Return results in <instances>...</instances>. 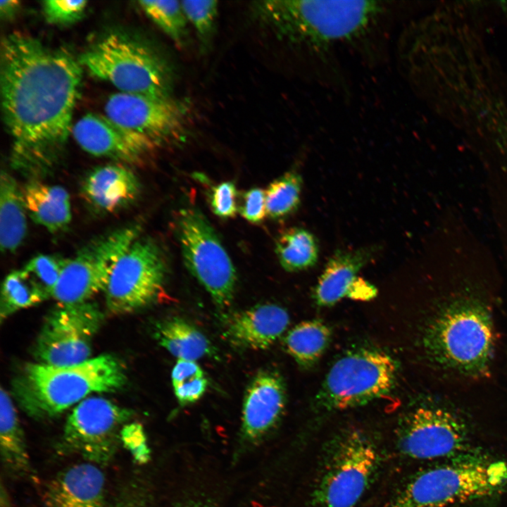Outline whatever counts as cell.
<instances>
[{
  "label": "cell",
  "instance_id": "6da1fadb",
  "mask_svg": "<svg viewBox=\"0 0 507 507\" xmlns=\"http://www.w3.org/2000/svg\"><path fill=\"white\" fill-rule=\"evenodd\" d=\"M82 68L68 51L27 35L2 40L1 106L16 165L41 168L59 154L72 132Z\"/></svg>",
  "mask_w": 507,
  "mask_h": 507
},
{
  "label": "cell",
  "instance_id": "7a4b0ae2",
  "mask_svg": "<svg viewBox=\"0 0 507 507\" xmlns=\"http://www.w3.org/2000/svg\"><path fill=\"white\" fill-rule=\"evenodd\" d=\"M399 7L377 0H270L255 9L276 37L301 55L311 81L344 87L340 54L377 62Z\"/></svg>",
  "mask_w": 507,
  "mask_h": 507
},
{
  "label": "cell",
  "instance_id": "3957f363",
  "mask_svg": "<svg viewBox=\"0 0 507 507\" xmlns=\"http://www.w3.org/2000/svg\"><path fill=\"white\" fill-rule=\"evenodd\" d=\"M492 309L475 289L445 295L424 325L421 343L438 370L457 377H478L489 371L495 345Z\"/></svg>",
  "mask_w": 507,
  "mask_h": 507
},
{
  "label": "cell",
  "instance_id": "277c9868",
  "mask_svg": "<svg viewBox=\"0 0 507 507\" xmlns=\"http://www.w3.org/2000/svg\"><path fill=\"white\" fill-rule=\"evenodd\" d=\"M126 382L123 364L107 354L67 366L29 363L12 384L21 408L34 418L45 419L56 416L90 394L117 392Z\"/></svg>",
  "mask_w": 507,
  "mask_h": 507
},
{
  "label": "cell",
  "instance_id": "5b68a950",
  "mask_svg": "<svg viewBox=\"0 0 507 507\" xmlns=\"http://www.w3.org/2000/svg\"><path fill=\"white\" fill-rule=\"evenodd\" d=\"M82 68L119 92L171 97L173 72L168 61L146 44L120 32L96 42L78 58Z\"/></svg>",
  "mask_w": 507,
  "mask_h": 507
},
{
  "label": "cell",
  "instance_id": "8992f818",
  "mask_svg": "<svg viewBox=\"0 0 507 507\" xmlns=\"http://www.w3.org/2000/svg\"><path fill=\"white\" fill-rule=\"evenodd\" d=\"M381 463L379 447L366 432L344 430L326 446L309 507H353L372 484Z\"/></svg>",
  "mask_w": 507,
  "mask_h": 507
},
{
  "label": "cell",
  "instance_id": "52a82bcc",
  "mask_svg": "<svg viewBox=\"0 0 507 507\" xmlns=\"http://www.w3.org/2000/svg\"><path fill=\"white\" fill-rule=\"evenodd\" d=\"M506 485V463L472 458L415 474L384 507H445L496 494Z\"/></svg>",
  "mask_w": 507,
  "mask_h": 507
},
{
  "label": "cell",
  "instance_id": "ba28073f",
  "mask_svg": "<svg viewBox=\"0 0 507 507\" xmlns=\"http://www.w3.org/2000/svg\"><path fill=\"white\" fill-rule=\"evenodd\" d=\"M396 371L395 361L383 351L361 349L350 352L331 367L317 401L327 411L363 406L390 392Z\"/></svg>",
  "mask_w": 507,
  "mask_h": 507
},
{
  "label": "cell",
  "instance_id": "9c48e42d",
  "mask_svg": "<svg viewBox=\"0 0 507 507\" xmlns=\"http://www.w3.org/2000/svg\"><path fill=\"white\" fill-rule=\"evenodd\" d=\"M175 231L185 265L220 308L234 298L236 272L213 227L196 208L181 209Z\"/></svg>",
  "mask_w": 507,
  "mask_h": 507
},
{
  "label": "cell",
  "instance_id": "30bf717a",
  "mask_svg": "<svg viewBox=\"0 0 507 507\" xmlns=\"http://www.w3.org/2000/svg\"><path fill=\"white\" fill-rule=\"evenodd\" d=\"M138 233L137 226H127L87 244L68 258L51 297L58 305H74L104 292L116 263Z\"/></svg>",
  "mask_w": 507,
  "mask_h": 507
},
{
  "label": "cell",
  "instance_id": "8fae6325",
  "mask_svg": "<svg viewBox=\"0 0 507 507\" xmlns=\"http://www.w3.org/2000/svg\"><path fill=\"white\" fill-rule=\"evenodd\" d=\"M166 270L157 244L135 239L118 260L105 289L108 311L125 314L151 303L163 289Z\"/></svg>",
  "mask_w": 507,
  "mask_h": 507
},
{
  "label": "cell",
  "instance_id": "7c38bea8",
  "mask_svg": "<svg viewBox=\"0 0 507 507\" xmlns=\"http://www.w3.org/2000/svg\"><path fill=\"white\" fill-rule=\"evenodd\" d=\"M103 321L95 303L58 305L46 317L34 347L38 363L67 366L89 359Z\"/></svg>",
  "mask_w": 507,
  "mask_h": 507
},
{
  "label": "cell",
  "instance_id": "4fadbf2b",
  "mask_svg": "<svg viewBox=\"0 0 507 507\" xmlns=\"http://www.w3.org/2000/svg\"><path fill=\"white\" fill-rule=\"evenodd\" d=\"M132 411L103 397L80 401L69 415L61 449L76 453L89 462L105 464L114 456L121 437L120 429Z\"/></svg>",
  "mask_w": 507,
  "mask_h": 507
},
{
  "label": "cell",
  "instance_id": "5bb4252c",
  "mask_svg": "<svg viewBox=\"0 0 507 507\" xmlns=\"http://www.w3.org/2000/svg\"><path fill=\"white\" fill-rule=\"evenodd\" d=\"M399 450L415 459H434L456 455L468 445V430L453 411L437 403L410 411L396 431Z\"/></svg>",
  "mask_w": 507,
  "mask_h": 507
},
{
  "label": "cell",
  "instance_id": "9a60e30c",
  "mask_svg": "<svg viewBox=\"0 0 507 507\" xmlns=\"http://www.w3.org/2000/svg\"><path fill=\"white\" fill-rule=\"evenodd\" d=\"M106 115L159 144L181 139L186 132L185 106L171 97L117 92L109 96Z\"/></svg>",
  "mask_w": 507,
  "mask_h": 507
},
{
  "label": "cell",
  "instance_id": "2e32d148",
  "mask_svg": "<svg viewBox=\"0 0 507 507\" xmlns=\"http://www.w3.org/2000/svg\"><path fill=\"white\" fill-rule=\"evenodd\" d=\"M71 133L79 146L89 154L124 164L141 163L158 145L106 115H84L73 126Z\"/></svg>",
  "mask_w": 507,
  "mask_h": 507
},
{
  "label": "cell",
  "instance_id": "e0dca14e",
  "mask_svg": "<svg viewBox=\"0 0 507 507\" xmlns=\"http://www.w3.org/2000/svg\"><path fill=\"white\" fill-rule=\"evenodd\" d=\"M286 401L285 388L276 373L261 371L246 391L242 415L244 435L249 440L263 437L280 418Z\"/></svg>",
  "mask_w": 507,
  "mask_h": 507
},
{
  "label": "cell",
  "instance_id": "ac0fdd59",
  "mask_svg": "<svg viewBox=\"0 0 507 507\" xmlns=\"http://www.w3.org/2000/svg\"><path fill=\"white\" fill-rule=\"evenodd\" d=\"M140 192L137 177L121 163L94 168L84 177L81 186V194L89 207L107 214L129 207L137 201Z\"/></svg>",
  "mask_w": 507,
  "mask_h": 507
},
{
  "label": "cell",
  "instance_id": "d6986e66",
  "mask_svg": "<svg viewBox=\"0 0 507 507\" xmlns=\"http://www.w3.org/2000/svg\"><path fill=\"white\" fill-rule=\"evenodd\" d=\"M289 316L274 303L257 305L231 315L225 323V337L234 346L264 350L273 345L286 330Z\"/></svg>",
  "mask_w": 507,
  "mask_h": 507
},
{
  "label": "cell",
  "instance_id": "ffe728a7",
  "mask_svg": "<svg viewBox=\"0 0 507 507\" xmlns=\"http://www.w3.org/2000/svg\"><path fill=\"white\" fill-rule=\"evenodd\" d=\"M103 472L89 463L73 465L51 481L44 494L46 507H104Z\"/></svg>",
  "mask_w": 507,
  "mask_h": 507
},
{
  "label": "cell",
  "instance_id": "44dd1931",
  "mask_svg": "<svg viewBox=\"0 0 507 507\" xmlns=\"http://www.w3.org/2000/svg\"><path fill=\"white\" fill-rule=\"evenodd\" d=\"M373 248L352 251L337 250L328 261L315 290L316 303L321 306L334 305L349 292L360 270L372 259Z\"/></svg>",
  "mask_w": 507,
  "mask_h": 507
},
{
  "label": "cell",
  "instance_id": "7402d4cb",
  "mask_svg": "<svg viewBox=\"0 0 507 507\" xmlns=\"http://www.w3.org/2000/svg\"><path fill=\"white\" fill-rule=\"evenodd\" d=\"M22 190L27 214L34 222L51 233L67 227L72 214L70 196L63 187L34 180Z\"/></svg>",
  "mask_w": 507,
  "mask_h": 507
},
{
  "label": "cell",
  "instance_id": "603a6c76",
  "mask_svg": "<svg viewBox=\"0 0 507 507\" xmlns=\"http://www.w3.org/2000/svg\"><path fill=\"white\" fill-rule=\"evenodd\" d=\"M27 213L23 190L6 171L0 180V244L3 252H13L27 232Z\"/></svg>",
  "mask_w": 507,
  "mask_h": 507
},
{
  "label": "cell",
  "instance_id": "cb8c5ba5",
  "mask_svg": "<svg viewBox=\"0 0 507 507\" xmlns=\"http://www.w3.org/2000/svg\"><path fill=\"white\" fill-rule=\"evenodd\" d=\"M0 449L3 463L14 473H30V465L24 434L8 392L0 394Z\"/></svg>",
  "mask_w": 507,
  "mask_h": 507
},
{
  "label": "cell",
  "instance_id": "d4e9b609",
  "mask_svg": "<svg viewBox=\"0 0 507 507\" xmlns=\"http://www.w3.org/2000/svg\"><path fill=\"white\" fill-rule=\"evenodd\" d=\"M158 343L177 360L194 361L210 354L212 347L207 338L187 322L177 318L157 326Z\"/></svg>",
  "mask_w": 507,
  "mask_h": 507
},
{
  "label": "cell",
  "instance_id": "484cf974",
  "mask_svg": "<svg viewBox=\"0 0 507 507\" xmlns=\"http://www.w3.org/2000/svg\"><path fill=\"white\" fill-rule=\"evenodd\" d=\"M331 337L330 328L317 320L302 322L289 331L284 338L287 352L303 367L319 360Z\"/></svg>",
  "mask_w": 507,
  "mask_h": 507
},
{
  "label": "cell",
  "instance_id": "4316f807",
  "mask_svg": "<svg viewBox=\"0 0 507 507\" xmlns=\"http://www.w3.org/2000/svg\"><path fill=\"white\" fill-rule=\"evenodd\" d=\"M275 252L282 267L289 272L313 265L318 248L314 236L303 228H291L282 233L275 244Z\"/></svg>",
  "mask_w": 507,
  "mask_h": 507
},
{
  "label": "cell",
  "instance_id": "83f0119b",
  "mask_svg": "<svg viewBox=\"0 0 507 507\" xmlns=\"http://www.w3.org/2000/svg\"><path fill=\"white\" fill-rule=\"evenodd\" d=\"M46 299L43 291L24 268L12 271L2 284L1 320L17 311L35 306Z\"/></svg>",
  "mask_w": 507,
  "mask_h": 507
},
{
  "label": "cell",
  "instance_id": "f1b7e54d",
  "mask_svg": "<svg viewBox=\"0 0 507 507\" xmlns=\"http://www.w3.org/2000/svg\"><path fill=\"white\" fill-rule=\"evenodd\" d=\"M139 7L175 43L182 46L188 35L187 20L181 1L176 0L139 1Z\"/></svg>",
  "mask_w": 507,
  "mask_h": 507
},
{
  "label": "cell",
  "instance_id": "f546056e",
  "mask_svg": "<svg viewBox=\"0 0 507 507\" xmlns=\"http://www.w3.org/2000/svg\"><path fill=\"white\" fill-rule=\"evenodd\" d=\"M301 183V176L295 171L273 181L265 190L267 215L280 218L292 213L299 203Z\"/></svg>",
  "mask_w": 507,
  "mask_h": 507
},
{
  "label": "cell",
  "instance_id": "4dcf8cb0",
  "mask_svg": "<svg viewBox=\"0 0 507 507\" xmlns=\"http://www.w3.org/2000/svg\"><path fill=\"white\" fill-rule=\"evenodd\" d=\"M216 1H181V5L188 23L195 30L203 51L211 45L216 29L218 14Z\"/></svg>",
  "mask_w": 507,
  "mask_h": 507
},
{
  "label": "cell",
  "instance_id": "1f68e13d",
  "mask_svg": "<svg viewBox=\"0 0 507 507\" xmlns=\"http://www.w3.org/2000/svg\"><path fill=\"white\" fill-rule=\"evenodd\" d=\"M68 261V258L58 256L39 254L30 260L23 268L49 299Z\"/></svg>",
  "mask_w": 507,
  "mask_h": 507
},
{
  "label": "cell",
  "instance_id": "d6a6232c",
  "mask_svg": "<svg viewBox=\"0 0 507 507\" xmlns=\"http://www.w3.org/2000/svg\"><path fill=\"white\" fill-rule=\"evenodd\" d=\"M42 6L47 22L65 25L82 18L87 6V1L48 0L43 1Z\"/></svg>",
  "mask_w": 507,
  "mask_h": 507
},
{
  "label": "cell",
  "instance_id": "836d02e7",
  "mask_svg": "<svg viewBox=\"0 0 507 507\" xmlns=\"http://www.w3.org/2000/svg\"><path fill=\"white\" fill-rule=\"evenodd\" d=\"M237 190L232 182H223L214 186L210 194V205L213 212L223 218L234 217L239 211Z\"/></svg>",
  "mask_w": 507,
  "mask_h": 507
},
{
  "label": "cell",
  "instance_id": "e575fe53",
  "mask_svg": "<svg viewBox=\"0 0 507 507\" xmlns=\"http://www.w3.org/2000/svg\"><path fill=\"white\" fill-rule=\"evenodd\" d=\"M239 211L244 218L252 223L263 221L267 215L265 191L256 187L245 192Z\"/></svg>",
  "mask_w": 507,
  "mask_h": 507
},
{
  "label": "cell",
  "instance_id": "d590c367",
  "mask_svg": "<svg viewBox=\"0 0 507 507\" xmlns=\"http://www.w3.org/2000/svg\"><path fill=\"white\" fill-rule=\"evenodd\" d=\"M208 385L205 377L194 378L173 387L175 395L181 405L198 401L205 393Z\"/></svg>",
  "mask_w": 507,
  "mask_h": 507
},
{
  "label": "cell",
  "instance_id": "8d00e7d4",
  "mask_svg": "<svg viewBox=\"0 0 507 507\" xmlns=\"http://www.w3.org/2000/svg\"><path fill=\"white\" fill-rule=\"evenodd\" d=\"M204 376L203 370L196 361L182 359L177 360L171 373L173 387L177 386L186 381Z\"/></svg>",
  "mask_w": 507,
  "mask_h": 507
},
{
  "label": "cell",
  "instance_id": "74e56055",
  "mask_svg": "<svg viewBox=\"0 0 507 507\" xmlns=\"http://www.w3.org/2000/svg\"><path fill=\"white\" fill-rule=\"evenodd\" d=\"M494 199L496 208H506V217H500V223L503 232L506 234L507 242V170L499 177L494 188ZM504 215V216H505ZM507 244V243H506Z\"/></svg>",
  "mask_w": 507,
  "mask_h": 507
},
{
  "label": "cell",
  "instance_id": "f35d334b",
  "mask_svg": "<svg viewBox=\"0 0 507 507\" xmlns=\"http://www.w3.org/2000/svg\"><path fill=\"white\" fill-rule=\"evenodd\" d=\"M376 295V289L370 284L358 278L351 288L349 296L354 299L367 300Z\"/></svg>",
  "mask_w": 507,
  "mask_h": 507
},
{
  "label": "cell",
  "instance_id": "ab89813d",
  "mask_svg": "<svg viewBox=\"0 0 507 507\" xmlns=\"http://www.w3.org/2000/svg\"><path fill=\"white\" fill-rule=\"evenodd\" d=\"M20 2L15 0H6L0 1V14L1 18L5 20L13 18L20 8Z\"/></svg>",
  "mask_w": 507,
  "mask_h": 507
},
{
  "label": "cell",
  "instance_id": "60d3db41",
  "mask_svg": "<svg viewBox=\"0 0 507 507\" xmlns=\"http://www.w3.org/2000/svg\"><path fill=\"white\" fill-rule=\"evenodd\" d=\"M1 507H13L11 505V503L10 501V499L8 496L7 492L4 488V486L1 485Z\"/></svg>",
  "mask_w": 507,
  "mask_h": 507
},
{
  "label": "cell",
  "instance_id": "b9f144b4",
  "mask_svg": "<svg viewBox=\"0 0 507 507\" xmlns=\"http://www.w3.org/2000/svg\"><path fill=\"white\" fill-rule=\"evenodd\" d=\"M179 507H209L208 505L201 501H189L181 504Z\"/></svg>",
  "mask_w": 507,
  "mask_h": 507
}]
</instances>
